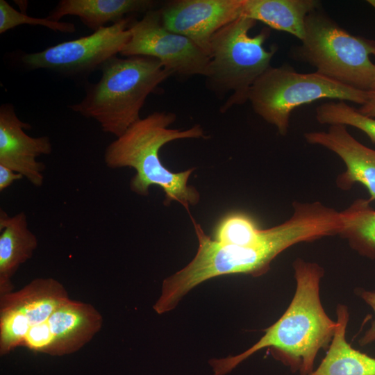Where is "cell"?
<instances>
[{"mask_svg":"<svg viewBox=\"0 0 375 375\" xmlns=\"http://www.w3.org/2000/svg\"><path fill=\"white\" fill-rule=\"evenodd\" d=\"M51 335L50 356L73 353L101 330L103 317L91 304L70 299L61 303L47 320Z\"/></svg>","mask_w":375,"mask_h":375,"instance_id":"cell-13","label":"cell"},{"mask_svg":"<svg viewBox=\"0 0 375 375\" xmlns=\"http://www.w3.org/2000/svg\"><path fill=\"white\" fill-rule=\"evenodd\" d=\"M357 110L364 115L375 118V90L367 92L365 102Z\"/></svg>","mask_w":375,"mask_h":375,"instance_id":"cell-26","label":"cell"},{"mask_svg":"<svg viewBox=\"0 0 375 375\" xmlns=\"http://www.w3.org/2000/svg\"><path fill=\"white\" fill-rule=\"evenodd\" d=\"M342 228L340 235L347 239L360 253L375 256V209L368 199H356L340 211Z\"/></svg>","mask_w":375,"mask_h":375,"instance_id":"cell-19","label":"cell"},{"mask_svg":"<svg viewBox=\"0 0 375 375\" xmlns=\"http://www.w3.org/2000/svg\"><path fill=\"white\" fill-rule=\"evenodd\" d=\"M256 22L240 17L219 30L210 40L207 86L217 94L231 92L222 112L246 103L253 83L271 67L277 47L265 49L264 43L270 35L267 28L250 35Z\"/></svg>","mask_w":375,"mask_h":375,"instance_id":"cell-6","label":"cell"},{"mask_svg":"<svg viewBox=\"0 0 375 375\" xmlns=\"http://www.w3.org/2000/svg\"><path fill=\"white\" fill-rule=\"evenodd\" d=\"M51 342V335L47 321H46L28 329L22 347L35 353L49 355Z\"/></svg>","mask_w":375,"mask_h":375,"instance_id":"cell-23","label":"cell"},{"mask_svg":"<svg viewBox=\"0 0 375 375\" xmlns=\"http://www.w3.org/2000/svg\"><path fill=\"white\" fill-rule=\"evenodd\" d=\"M294 269L296 291L285 313L245 351L209 360L213 375H226L256 351L269 347L282 353L302 375L313 371L317 354L333 338L337 322L328 317L320 301L323 269L317 263L297 259Z\"/></svg>","mask_w":375,"mask_h":375,"instance_id":"cell-2","label":"cell"},{"mask_svg":"<svg viewBox=\"0 0 375 375\" xmlns=\"http://www.w3.org/2000/svg\"><path fill=\"white\" fill-rule=\"evenodd\" d=\"M319 4L315 0H244L242 17L289 33L301 41L307 16Z\"/></svg>","mask_w":375,"mask_h":375,"instance_id":"cell-17","label":"cell"},{"mask_svg":"<svg viewBox=\"0 0 375 375\" xmlns=\"http://www.w3.org/2000/svg\"><path fill=\"white\" fill-rule=\"evenodd\" d=\"M292 205L289 219L262 229L258 241L247 247L217 242L191 217L199 243L197 253L185 267L163 281L153 306L155 312L161 315L172 310L191 290L208 279L233 274L260 275L290 247L333 235L332 216L321 202L294 201Z\"/></svg>","mask_w":375,"mask_h":375,"instance_id":"cell-1","label":"cell"},{"mask_svg":"<svg viewBox=\"0 0 375 375\" xmlns=\"http://www.w3.org/2000/svg\"><path fill=\"white\" fill-rule=\"evenodd\" d=\"M243 6L244 0H176L160 10L167 29L189 38L208 54L212 36L242 17Z\"/></svg>","mask_w":375,"mask_h":375,"instance_id":"cell-10","label":"cell"},{"mask_svg":"<svg viewBox=\"0 0 375 375\" xmlns=\"http://www.w3.org/2000/svg\"><path fill=\"white\" fill-rule=\"evenodd\" d=\"M175 120L174 113L165 111L140 118L108 144L104 161L110 168L128 167L135 170L130 182L133 192L147 196L149 188L157 185L165 192V205L176 201L189 211V206L196 205L200 199L198 191L188 184L194 169L172 172L162 163L159 153L169 142L201 138L204 133L199 124L185 130L169 128Z\"/></svg>","mask_w":375,"mask_h":375,"instance_id":"cell-3","label":"cell"},{"mask_svg":"<svg viewBox=\"0 0 375 375\" xmlns=\"http://www.w3.org/2000/svg\"><path fill=\"white\" fill-rule=\"evenodd\" d=\"M306 142L322 146L338 155L346 170L335 180L338 188L349 190L354 184H362L368 191L371 202L375 200V150L353 138L347 126L330 125L326 131H310L304 134Z\"/></svg>","mask_w":375,"mask_h":375,"instance_id":"cell-12","label":"cell"},{"mask_svg":"<svg viewBox=\"0 0 375 375\" xmlns=\"http://www.w3.org/2000/svg\"><path fill=\"white\" fill-rule=\"evenodd\" d=\"M38 241L28 229L26 215L8 216L0 212V295L12 292L11 278L21 265L30 259Z\"/></svg>","mask_w":375,"mask_h":375,"instance_id":"cell-14","label":"cell"},{"mask_svg":"<svg viewBox=\"0 0 375 375\" xmlns=\"http://www.w3.org/2000/svg\"><path fill=\"white\" fill-rule=\"evenodd\" d=\"M31 126L22 122L14 106L9 103L0 107V165L25 177L31 184H43L45 165L37 160L42 155H49L52 145L48 136L31 137L24 129Z\"/></svg>","mask_w":375,"mask_h":375,"instance_id":"cell-11","label":"cell"},{"mask_svg":"<svg viewBox=\"0 0 375 375\" xmlns=\"http://www.w3.org/2000/svg\"><path fill=\"white\" fill-rule=\"evenodd\" d=\"M362 297L365 301L372 307L375 313V292H364L362 293ZM374 340H375V319L369 329L362 338L360 342L362 344H367Z\"/></svg>","mask_w":375,"mask_h":375,"instance_id":"cell-24","label":"cell"},{"mask_svg":"<svg viewBox=\"0 0 375 375\" xmlns=\"http://www.w3.org/2000/svg\"><path fill=\"white\" fill-rule=\"evenodd\" d=\"M24 178L20 174L0 165V191L2 192L11 184L19 179Z\"/></svg>","mask_w":375,"mask_h":375,"instance_id":"cell-25","label":"cell"},{"mask_svg":"<svg viewBox=\"0 0 375 375\" xmlns=\"http://www.w3.org/2000/svg\"><path fill=\"white\" fill-rule=\"evenodd\" d=\"M157 5L153 0H60L47 18L60 21L67 15L76 16L94 32L109 22H118L126 14L147 12Z\"/></svg>","mask_w":375,"mask_h":375,"instance_id":"cell-16","label":"cell"},{"mask_svg":"<svg viewBox=\"0 0 375 375\" xmlns=\"http://www.w3.org/2000/svg\"><path fill=\"white\" fill-rule=\"evenodd\" d=\"M317 121L322 124H341L359 129L375 143V119L364 115L345 101L322 103L315 110Z\"/></svg>","mask_w":375,"mask_h":375,"instance_id":"cell-21","label":"cell"},{"mask_svg":"<svg viewBox=\"0 0 375 375\" xmlns=\"http://www.w3.org/2000/svg\"><path fill=\"white\" fill-rule=\"evenodd\" d=\"M131 22L124 18L89 35L24 53L21 60L31 69H46L68 75L89 74L120 54L131 38Z\"/></svg>","mask_w":375,"mask_h":375,"instance_id":"cell-8","label":"cell"},{"mask_svg":"<svg viewBox=\"0 0 375 375\" xmlns=\"http://www.w3.org/2000/svg\"><path fill=\"white\" fill-rule=\"evenodd\" d=\"M262 231L251 216L235 212L225 216L219 222L214 240L222 244L247 247L256 243Z\"/></svg>","mask_w":375,"mask_h":375,"instance_id":"cell-20","label":"cell"},{"mask_svg":"<svg viewBox=\"0 0 375 375\" xmlns=\"http://www.w3.org/2000/svg\"><path fill=\"white\" fill-rule=\"evenodd\" d=\"M293 59L314 67L317 72L352 88L375 90V40L353 35L317 8L306 17L301 44Z\"/></svg>","mask_w":375,"mask_h":375,"instance_id":"cell-5","label":"cell"},{"mask_svg":"<svg viewBox=\"0 0 375 375\" xmlns=\"http://www.w3.org/2000/svg\"><path fill=\"white\" fill-rule=\"evenodd\" d=\"M99 70V81L89 84L84 98L69 108L116 138L140 119L147 97L173 75L159 60L146 56H115Z\"/></svg>","mask_w":375,"mask_h":375,"instance_id":"cell-4","label":"cell"},{"mask_svg":"<svg viewBox=\"0 0 375 375\" xmlns=\"http://www.w3.org/2000/svg\"><path fill=\"white\" fill-rule=\"evenodd\" d=\"M367 92L358 90L317 72L299 73L283 65L270 67L253 83L249 100L253 111L287 135L292 112L300 106L322 99L351 101L362 105Z\"/></svg>","mask_w":375,"mask_h":375,"instance_id":"cell-7","label":"cell"},{"mask_svg":"<svg viewBox=\"0 0 375 375\" xmlns=\"http://www.w3.org/2000/svg\"><path fill=\"white\" fill-rule=\"evenodd\" d=\"M69 299L59 281L52 278H38L18 291L0 295V308L19 313L30 328L47 321L55 310Z\"/></svg>","mask_w":375,"mask_h":375,"instance_id":"cell-15","label":"cell"},{"mask_svg":"<svg viewBox=\"0 0 375 375\" xmlns=\"http://www.w3.org/2000/svg\"><path fill=\"white\" fill-rule=\"evenodd\" d=\"M129 30L131 38L122 56L155 58L173 75H207L208 54L189 38L167 29L160 8L151 10L140 20L131 22Z\"/></svg>","mask_w":375,"mask_h":375,"instance_id":"cell-9","label":"cell"},{"mask_svg":"<svg viewBox=\"0 0 375 375\" xmlns=\"http://www.w3.org/2000/svg\"><path fill=\"white\" fill-rule=\"evenodd\" d=\"M367 2L375 8V0H368Z\"/></svg>","mask_w":375,"mask_h":375,"instance_id":"cell-27","label":"cell"},{"mask_svg":"<svg viewBox=\"0 0 375 375\" xmlns=\"http://www.w3.org/2000/svg\"><path fill=\"white\" fill-rule=\"evenodd\" d=\"M337 314V326L326 355L308 375H375V358L352 348L346 340V307L339 306Z\"/></svg>","mask_w":375,"mask_h":375,"instance_id":"cell-18","label":"cell"},{"mask_svg":"<svg viewBox=\"0 0 375 375\" xmlns=\"http://www.w3.org/2000/svg\"><path fill=\"white\" fill-rule=\"evenodd\" d=\"M23 24L41 26L53 31L65 33H73L76 28L74 24L71 22L53 21L46 18L33 17L26 13L18 12L6 1L0 0V33Z\"/></svg>","mask_w":375,"mask_h":375,"instance_id":"cell-22","label":"cell"}]
</instances>
